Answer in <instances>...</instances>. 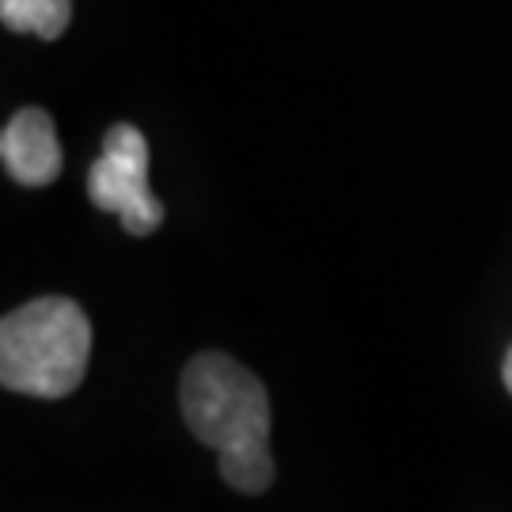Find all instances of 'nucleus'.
I'll return each mask as SVG.
<instances>
[{
    "label": "nucleus",
    "instance_id": "1",
    "mask_svg": "<svg viewBox=\"0 0 512 512\" xmlns=\"http://www.w3.org/2000/svg\"><path fill=\"white\" fill-rule=\"evenodd\" d=\"M186 429L220 452V478L239 494H262L274 482L270 395L251 368L228 353H198L179 384Z\"/></svg>",
    "mask_w": 512,
    "mask_h": 512
},
{
    "label": "nucleus",
    "instance_id": "2",
    "mask_svg": "<svg viewBox=\"0 0 512 512\" xmlns=\"http://www.w3.org/2000/svg\"><path fill=\"white\" fill-rule=\"evenodd\" d=\"M92 357V323L76 300L38 296L0 323V384L35 399L73 395Z\"/></svg>",
    "mask_w": 512,
    "mask_h": 512
},
{
    "label": "nucleus",
    "instance_id": "3",
    "mask_svg": "<svg viewBox=\"0 0 512 512\" xmlns=\"http://www.w3.org/2000/svg\"><path fill=\"white\" fill-rule=\"evenodd\" d=\"M88 198L103 213H118L129 236H152L164 205L148 190V141L137 126H114L103 137V156L88 171Z\"/></svg>",
    "mask_w": 512,
    "mask_h": 512
},
{
    "label": "nucleus",
    "instance_id": "4",
    "mask_svg": "<svg viewBox=\"0 0 512 512\" xmlns=\"http://www.w3.org/2000/svg\"><path fill=\"white\" fill-rule=\"evenodd\" d=\"M0 160L8 175L23 186H46L61 175V145H57L54 118L46 110L27 107L12 114L0 133Z\"/></svg>",
    "mask_w": 512,
    "mask_h": 512
},
{
    "label": "nucleus",
    "instance_id": "5",
    "mask_svg": "<svg viewBox=\"0 0 512 512\" xmlns=\"http://www.w3.org/2000/svg\"><path fill=\"white\" fill-rule=\"evenodd\" d=\"M0 19L8 31H31V35L54 42L73 19V4L69 0H0Z\"/></svg>",
    "mask_w": 512,
    "mask_h": 512
},
{
    "label": "nucleus",
    "instance_id": "6",
    "mask_svg": "<svg viewBox=\"0 0 512 512\" xmlns=\"http://www.w3.org/2000/svg\"><path fill=\"white\" fill-rule=\"evenodd\" d=\"M505 387L512 391V349H509V357H505Z\"/></svg>",
    "mask_w": 512,
    "mask_h": 512
}]
</instances>
